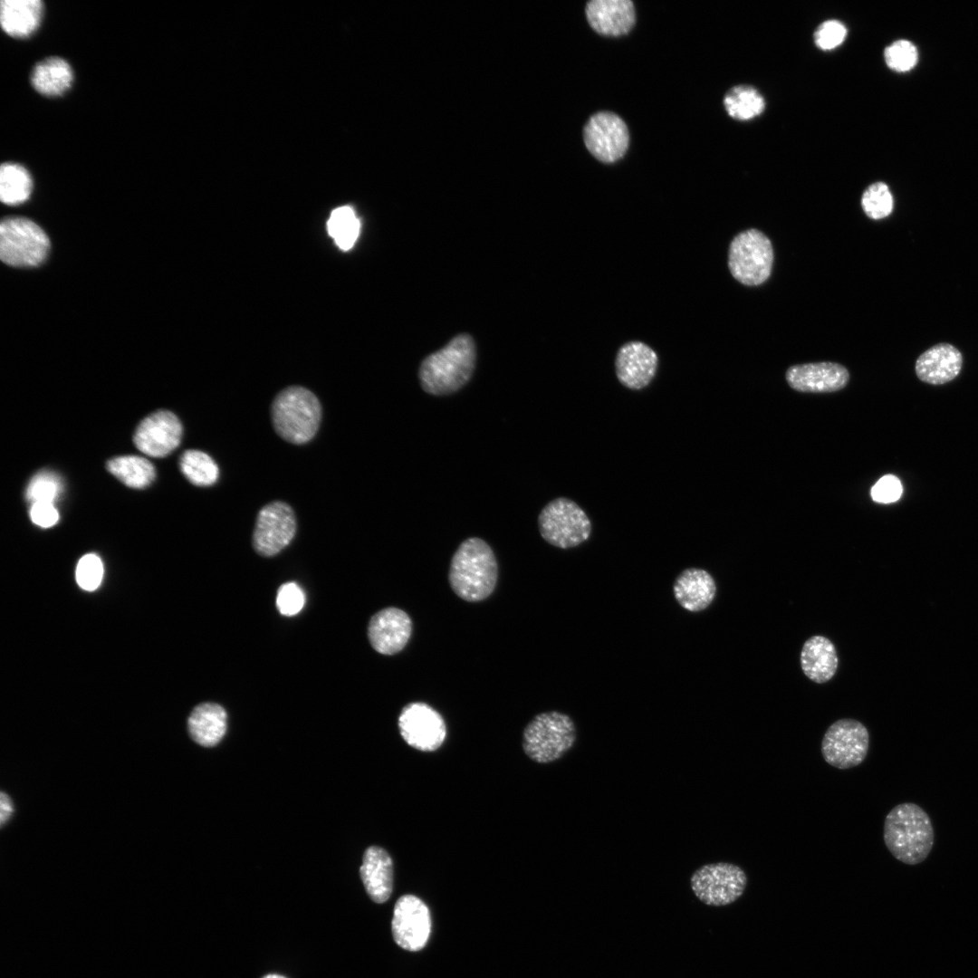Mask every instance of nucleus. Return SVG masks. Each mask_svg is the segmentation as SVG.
Returning a JSON list of instances; mask_svg holds the SVG:
<instances>
[{
  "instance_id": "obj_1",
  "label": "nucleus",
  "mask_w": 978,
  "mask_h": 978,
  "mask_svg": "<svg viewBox=\"0 0 978 978\" xmlns=\"http://www.w3.org/2000/svg\"><path fill=\"white\" fill-rule=\"evenodd\" d=\"M884 842L891 855L906 865H917L930 854L935 831L929 815L919 805H896L884 821Z\"/></svg>"
},
{
  "instance_id": "obj_2",
  "label": "nucleus",
  "mask_w": 978,
  "mask_h": 978,
  "mask_svg": "<svg viewBox=\"0 0 978 978\" xmlns=\"http://www.w3.org/2000/svg\"><path fill=\"white\" fill-rule=\"evenodd\" d=\"M498 566L491 547L482 539L464 541L454 553L448 572L453 591L462 599L477 602L494 591Z\"/></svg>"
},
{
  "instance_id": "obj_3",
  "label": "nucleus",
  "mask_w": 978,
  "mask_h": 978,
  "mask_svg": "<svg viewBox=\"0 0 978 978\" xmlns=\"http://www.w3.org/2000/svg\"><path fill=\"white\" fill-rule=\"evenodd\" d=\"M475 355V342L470 335L455 336L422 361L418 372L422 388L435 396L457 391L471 379Z\"/></svg>"
},
{
  "instance_id": "obj_4",
  "label": "nucleus",
  "mask_w": 978,
  "mask_h": 978,
  "mask_svg": "<svg viewBox=\"0 0 978 978\" xmlns=\"http://www.w3.org/2000/svg\"><path fill=\"white\" fill-rule=\"evenodd\" d=\"M319 398L310 389L291 386L281 390L271 405V419L274 431L285 441L302 445L311 441L318 432L321 420Z\"/></svg>"
},
{
  "instance_id": "obj_5",
  "label": "nucleus",
  "mask_w": 978,
  "mask_h": 978,
  "mask_svg": "<svg viewBox=\"0 0 978 978\" xmlns=\"http://www.w3.org/2000/svg\"><path fill=\"white\" fill-rule=\"evenodd\" d=\"M576 740V725L570 715L558 711L542 712L525 726L523 749L533 762L550 763L563 757Z\"/></svg>"
},
{
  "instance_id": "obj_6",
  "label": "nucleus",
  "mask_w": 978,
  "mask_h": 978,
  "mask_svg": "<svg viewBox=\"0 0 978 978\" xmlns=\"http://www.w3.org/2000/svg\"><path fill=\"white\" fill-rule=\"evenodd\" d=\"M538 525L543 540L564 550L588 541L592 531L590 519L584 510L566 497L549 502L539 514Z\"/></svg>"
},
{
  "instance_id": "obj_7",
  "label": "nucleus",
  "mask_w": 978,
  "mask_h": 978,
  "mask_svg": "<svg viewBox=\"0 0 978 978\" xmlns=\"http://www.w3.org/2000/svg\"><path fill=\"white\" fill-rule=\"evenodd\" d=\"M774 254L771 240L751 228L736 235L728 251V268L742 284L757 286L771 275Z\"/></svg>"
},
{
  "instance_id": "obj_8",
  "label": "nucleus",
  "mask_w": 978,
  "mask_h": 978,
  "mask_svg": "<svg viewBox=\"0 0 978 978\" xmlns=\"http://www.w3.org/2000/svg\"><path fill=\"white\" fill-rule=\"evenodd\" d=\"M50 241L44 231L24 217H8L0 225V257L15 267L41 264L48 255Z\"/></svg>"
},
{
  "instance_id": "obj_9",
  "label": "nucleus",
  "mask_w": 978,
  "mask_h": 978,
  "mask_svg": "<svg viewBox=\"0 0 978 978\" xmlns=\"http://www.w3.org/2000/svg\"><path fill=\"white\" fill-rule=\"evenodd\" d=\"M746 885L743 869L729 862L705 864L690 877V887L695 896L713 906L734 903L743 894Z\"/></svg>"
},
{
  "instance_id": "obj_10",
  "label": "nucleus",
  "mask_w": 978,
  "mask_h": 978,
  "mask_svg": "<svg viewBox=\"0 0 978 978\" xmlns=\"http://www.w3.org/2000/svg\"><path fill=\"white\" fill-rule=\"evenodd\" d=\"M869 748V734L858 720L843 718L827 729L821 741V754L829 765L846 770L859 765Z\"/></svg>"
},
{
  "instance_id": "obj_11",
  "label": "nucleus",
  "mask_w": 978,
  "mask_h": 978,
  "mask_svg": "<svg viewBox=\"0 0 978 978\" xmlns=\"http://www.w3.org/2000/svg\"><path fill=\"white\" fill-rule=\"evenodd\" d=\"M296 528L295 514L288 503L282 501L269 503L257 514L253 547L262 556H274L289 545Z\"/></svg>"
},
{
  "instance_id": "obj_12",
  "label": "nucleus",
  "mask_w": 978,
  "mask_h": 978,
  "mask_svg": "<svg viewBox=\"0 0 978 978\" xmlns=\"http://www.w3.org/2000/svg\"><path fill=\"white\" fill-rule=\"evenodd\" d=\"M398 725L404 741L422 752L437 750L446 736L444 718L424 702L406 705L399 714Z\"/></svg>"
},
{
  "instance_id": "obj_13",
  "label": "nucleus",
  "mask_w": 978,
  "mask_h": 978,
  "mask_svg": "<svg viewBox=\"0 0 978 978\" xmlns=\"http://www.w3.org/2000/svg\"><path fill=\"white\" fill-rule=\"evenodd\" d=\"M586 148L598 160L613 163L621 158L629 144L628 129L624 120L610 111L592 115L583 129Z\"/></svg>"
},
{
  "instance_id": "obj_14",
  "label": "nucleus",
  "mask_w": 978,
  "mask_h": 978,
  "mask_svg": "<svg viewBox=\"0 0 978 978\" xmlns=\"http://www.w3.org/2000/svg\"><path fill=\"white\" fill-rule=\"evenodd\" d=\"M391 931L394 941L401 948L412 952L421 950L431 932L429 908L414 895L400 896L394 906Z\"/></svg>"
},
{
  "instance_id": "obj_15",
  "label": "nucleus",
  "mask_w": 978,
  "mask_h": 978,
  "mask_svg": "<svg viewBox=\"0 0 978 978\" xmlns=\"http://www.w3.org/2000/svg\"><path fill=\"white\" fill-rule=\"evenodd\" d=\"M183 427L178 417L168 410H158L138 426L133 441L144 455L163 457L180 444Z\"/></svg>"
},
{
  "instance_id": "obj_16",
  "label": "nucleus",
  "mask_w": 978,
  "mask_h": 978,
  "mask_svg": "<svg viewBox=\"0 0 978 978\" xmlns=\"http://www.w3.org/2000/svg\"><path fill=\"white\" fill-rule=\"evenodd\" d=\"M658 367L657 352L647 344L631 340L623 344L615 359L618 380L627 388L641 390L654 379Z\"/></svg>"
},
{
  "instance_id": "obj_17",
  "label": "nucleus",
  "mask_w": 978,
  "mask_h": 978,
  "mask_svg": "<svg viewBox=\"0 0 978 978\" xmlns=\"http://www.w3.org/2000/svg\"><path fill=\"white\" fill-rule=\"evenodd\" d=\"M412 632L409 616L396 607L385 608L375 613L368 625L371 647L382 655H395L408 642Z\"/></svg>"
},
{
  "instance_id": "obj_18",
  "label": "nucleus",
  "mask_w": 978,
  "mask_h": 978,
  "mask_svg": "<svg viewBox=\"0 0 978 978\" xmlns=\"http://www.w3.org/2000/svg\"><path fill=\"white\" fill-rule=\"evenodd\" d=\"M785 378L789 386L796 391L828 393L845 388L849 380V373L841 364L821 361L793 365L787 369Z\"/></svg>"
},
{
  "instance_id": "obj_19",
  "label": "nucleus",
  "mask_w": 978,
  "mask_h": 978,
  "mask_svg": "<svg viewBox=\"0 0 978 978\" xmlns=\"http://www.w3.org/2000/svg\"><path fill=\"white\" fill-rule=\"evenodd\" d=\"M590 25L599 34L619 36L628 34L636 21L635 7L629 0H592L586 5Z\"/></svg>"
},
{
  "instance_id": "obj_20",
  "label": "nucleus",
  "mask_w": 978,
  "mask_h": 978,
  "mask_svg": "<svg viewBox=\"0 0 978 978\" xmlns=\"http://www.w3.org/2000/svg\"><path fill=\"white\" fill-rule=\"evenodd\" d=\"M673 593L683 609L690 612H699L713 602L716 594V584L713 576L705 570L687 568L676 578Z\"/></svg>"
},
{
  "instance_id": "obj_21",
  "label": "nucleus",
  "mask_w": 978,
  "mask_h": 978,
  "mask_svg": "<svg viewBox=\"0 0 978 978\" xmlns=\"http://www.w3.org/2000/svg\"><path fill=\"white\" fill-rule=\"evenodd\" d=\"M962 365L963 356L957 348L949 343H939L918 357L916 373L925 383L940 385L954 379Z\"/></svg>"
},
{
  "instance_id": "obj_22",
  "label": "nucleus",
  "mask_w": 978,
  "mask_h": 978,
  "mask_svg": "<svg viewBox=\"0 0 978 978\" xmlns=\"http://www.w3.org/2000/svg\"><path fill=\"white\" fill-rule=\"evenodd\" d=\"M360 874L369 896L374 902H386L392 892L393 861L386 849L369 847L363 855Z\"/></svg>"
},
{
  "instance_id": "obj_23",
  "label": "nucleus",
  "mask_w": 978,
  "mask_h": 978,
  "mask_svg": "<svg viewBox=\"0 0 978 978\" xmlns=\"http://www.w3.org/2000/svg\"><path fill=\"white\" fill-rule=\"evenodd\" d=\"M0 6L1 26L15 38L28 37L37 30L44 8L41 0H2Z\"/></svg>"
},
{
  "instance_id": "obj_24",
  "label": "nucleus",
  "mask_w": 978,
  "mask_h": 978,
  "mask_svg": "<svg viewBox=\"0 0 978 978\" xmlns=\"http://www.w3.org/2000/svg\"><path fill=\"white\" fill-rule=\"evenodd\" d=\"M838 655L833 643L823 636H813L803 645L801 666L811 681L822 684L833 677L838 668Z\"/></svg>"
},
{
  "instance_id": "obj_25",
  "label": "nucleus",
  "mask_w": 978,
  "mask_h": 978,
  "mask_svg": "<svg viewBox=\"0 0 978 978\" xmlns=\"http://www.w3.org/2000/svg\"><path fill=\"white\" fill-rule=\"evenodd\" d=\"M227 714L216 703H202L191 712L187 727L191 738L198 744L212 747L217 744L226 732Z\"/></svg>"
},
{
  "instance_id": "obj_26",
  "label": "nucleus",
  "mask_w": 978,
  "mask_h": 978,
  "mask_svg": "<svg viewBox=\"0 0 978 978\" xmlns=\"http://www.w3.org/2000/svg\"><path fill=\"white\" fill-rule=\"evenodd\" d=\"M31 84L42 95L54 97L66 92L73 82V71L61 57H48L32 70Z\"/></svg>"
},
{
  "instance_id": "obj_27",
  "label": "nucleus",
  "mask_w": 978,
  "mask_h": 978,
  "mask_svg": "<svg viewBox=\"0 0 978 978\" xmlns=\"http://www.w3.org/2000/svg\"><path fill=\"white\" fill-rule=\"evenodd\" d=\"M107 469L124 484L137 489L149 485L156 476L151 462L139 455L111 458L107 462Z\"/></svg>"
},
{
  "instance_id": "obj_28",
  "label": "nucleus",
  "mask_w": 978,
  "mask_h": 978,
  "mask_svg": "<svg viewBox=\"0 0 978 978\" xmlns=\"http://www.w3.org/2000/svg\"><path fill=\"white\" fill-rule=\"evenodd\" d=\"M32 189V177L24 166L13 162L1 165L0 197L4 204L15 206L25 202Z\"/></svg>"
},
{
  "instance_id": "obj_29",
  "label": "nucleus",
  "mask_w": 978,
  "mask_h": 978,
  "mask_svg": "<svg viewBox=\"0 0 978 978\" xmlns=\"http://www.w3.org/2000/svg\"><path fill=\"white\" fill-rule=\"evenodd\" d=\"M724 105L727 113L733 119L749 120L763 111L765 102L762 94L755 88L748 85H739L726 92Z\"/></svg>"
},
{
  "instance_id": "obj_30",
  "label": "nucleus",
  "mask_w": 978,
  "mask_h": 978,
  "mask_svg": "<svg viewBox=\"0 0 978 978\" xmlns=\"http://www.w3.org/2000/svg\"><path fill=\"white\" fill-rule=\"evenodd\" d=\"M179 466L183 475L197 486H210L219 476L216 463L209 455L200 450L185 451L180 456Z\"/></svg>"
},
{
  "instance_id": "obj_31",
  "label": "nucleus",
  "mask_w": 978,
  "mask_h": 978,
  "mask_svg": "<svg viewBox=\"0 0 978 978\" xmlns=\"http://www.w3.org/2000/svg\"><path fill=\"white\" fill-rule=\"evenodd\" d=\"M327 231L340 249L348 251L359 237L360 221L352 207L342 206L331 211L327 221Z\"/></svg>"
},
{
  "instance_id": "obj_32",
  "label": "nucleus",
  "mask_w": 978,
  "mask_h": 978,
  "mask_svg": "<svg viewBox=\"0 0 978 978\" xmlns=\"http://www.w3.org/2000/svg\"><path fill=\"white\" fill-rule=\"evenodd\" d=\"M62 491V483L60 476L52 471L42 470L35 474L29 482L26 491V500L31 503H51L58 499Z\"/></svg>"
},
{
  "instance_id": "obj_33",
  "label": "nucleus",
  "mask_w": 978,
  "mask_h": 978,
  "mask_svg": "<svg viewBox=\"0 0 978 978\" xmlns=\"http://www.w3.org/2000/svg\"><path fill=\"white\" fill-rule=\"evenodd\" d=\"M893 197L887 184L875 182L863 192L861 206L871 219H882L893 210Z\"/></svg>"
},
{
  "instance_id": "obj_34",
  "label": "nucleus",
  "mask_w": 978,
  "mask_h": 978,
  "mask_svg": "<svg viewBox=\"0 0 978 978\" xmlns=\"http://www.w3.org/2000/svg\"><path fill=\"white\" fill-rule=\"evenodd\" d=\"M887 65L898 72H908L918 61V53L915 44L907 40H897L884 51Z\"/></svg>"
},
{
  "instance_id": "obj_35",
  "label": "nucleus",
  "mask_w": 978,
  "mask_h": 978,
  "mask_svg": "<svg viewBox=\"0 0 978 978\" xmlns=\"http://www.w3.org/2000/svg\"><path fill=\"white\" fill-rule=\"evenodd\" d=\"M102 575L103 565L97 555L90 553L81 558L76 568V580L82 589L94 590L101 584Z\"/></svg>"
},
{
  "instance_id": "obj_36",
  "label": "nucleus",
  "mask_w": 978,
  "mask_h": 978,
  "mask_svg": "<svg viewBox=\"0 0 978 978\" xmlns=\"http://www.w3.org/2000/svg\"><path fill=\"white\" fill-rule=\"evenodd\" d=\"M305 604V594L295 582H287L280 586L276 595V607L283 616L298 614Z\"/></svg>"
},
{
  "instance_id": "obj_37",
  "label": "nucleus",
  "mask_w": 978,
  "mask_h": 978,
  "mask_svg": "<svg viewBox=\"0 0 978 978\" xmlns=\"http://www.w3.org/2000/svg\"><path fill=\"white\" fill-rule=\"evenodd\" d=\"M847 36L846 26L838 20H827L819 25L814 33L816 45L824 51L839 46Z\"/></svg>"
},
{
  "instance_id": "obj_38",
  "label": "nucleus",
  "mask_w": 978,
  "mask_h": 978,
  "mask_svg": "<svg viewBox=\"0 0 978 978\" xmlns=\"http://www.w3.org/2000/svg\"><path fill=\"white\" fill-rule=\"evenodd\" d=\"M902 491L900 480L893 475H887L873 485L871 497L877 503H890L900 498Z\"/></svg>"
},
{
  "instance_id": "obj_39",
  "label": "nucleus",
  "mask_w": 978,
  "mask_h": 978,
  "mask_svg": "<svg viewBox=\"0 0 978 978\" xmlns=\"http://www.w3.org/2000/svg\"><path fill=\"white\" fill-rule=\"evenodd\" d=\"M29 513L32 522L43 528H49L59 520V513L51 503H33Z\"/></svg>"
},
{
  "instance_id": "obj_40",
  "label": "nucleus",
  "mask_w": 978,
  "mask_h": 978,
  "mask_svg": "<svg viewBox=\"0 0 978 978\" xmlns=\"http://www.w3.org/2000/svg\"><path fill=\"white\" fill-rule=\"evenodd\" d=\"M13 812L12 801L7 794L1 792L0 795V823L3 826Z\"/></svg>"
},
{
  "instance_id": "obj_41",
  "label": "nucleus",
  "mask_w": 978,
  "mask_h": 978,
  "mask_svg": "<svg viewBox=\"0 0 978 978\" xmlns=\"http://www.w3.org/2000/svg\"><path fill=\"white\" fill-rule=\"evenodd\" d=\"M263 978H285V977H283L282 975H278V974H267V975L264 976Z\"/></svg>"
}]
</instances>
